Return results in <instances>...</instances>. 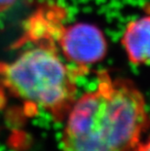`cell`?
<instances>
[{
	"mask_svg": "<svg viewBox=\"0 0 150 151\" xmlns=\"http://www.w3.org/2000/svg\"><path fill=\"white\" fill-rule=\"evenodd\" d=\"M80 75L55 43H32L12 60L0 62V92L60 122L76 101Z\"/></svg>",
	"mask_w": 150,
	"mask_h": 151,
	"instance_id": "2",
	"label": "cell"
},
{
	"mask_svg": "<svg viewBox=\"0 0 150 151\" xmlns=\"http://www.w3.org/2000/svg\"><path fill=\"white\" fill-rule=\"evenodd\" d=\"M65 119L63 151H133L150 122L135 83L107 71L100 72L95 88L76 99Z\"/></svg>",
	"mask_w": 150,
	"mask_h": 151,
	"instance_id": "1",
	"label": "cell"
},
{
	"mask_svg": "<svg viewBox=\"0 0 150 151\" xmlns=\"http://www.w3.org/2000/svg\"><path fill=\"white\" fill-rule=\"evenodd\" d=\"M133 151H150V137L143 143H139Z\"/></svg>",
	"mask_w": 150,
	"mask_h": 151,
	"instance_id": "6",
	"label": "cell"
},
{
	"mask_svg": "<svg viewBox=\"0 0 150 151\" xmlns=\"http://www.w3.org/2000/svg\"><path fill=\"white\" fill-rule=\"evenodd\" d=\"M128 60L136 66H150V2L141 14L126 24L120 39Z\"/></svg>",
	"mask_w": 150,
	"mask_h": 151,
	"instance_id": "4",
	"label": "cell"
},
{
	"mask_svg": "<svg viewBox=\"0 0 150 151\" xmlns=\"http://www.w3.org/2000/svg\"><path fill=\"white\" fill-rule=\"evenodd\" d=\"M17 2L18 0H0V13L9 11Z\"/></svg>",
	"mask_w": 150,
	"mask_h": 151,
	"instance_id": "5",
	"label": "cell"
},
{
	"mask_svg": "<svg viewBox=\"0 0 150 151\" xmlns=\"http://www.w3.org/2000/svg\"><path fill=\"white\" fill-rule=\"evenodd\" d=\"M56 45L65 62L81 75L103 62L108 51L105 33L95 24L86 22L63 24Z\"/></svg>",
	"mask_w": 150,
	"mask_h": 151,
	"instance_id": "3",
	"label": "cell"
}]
</instances>
